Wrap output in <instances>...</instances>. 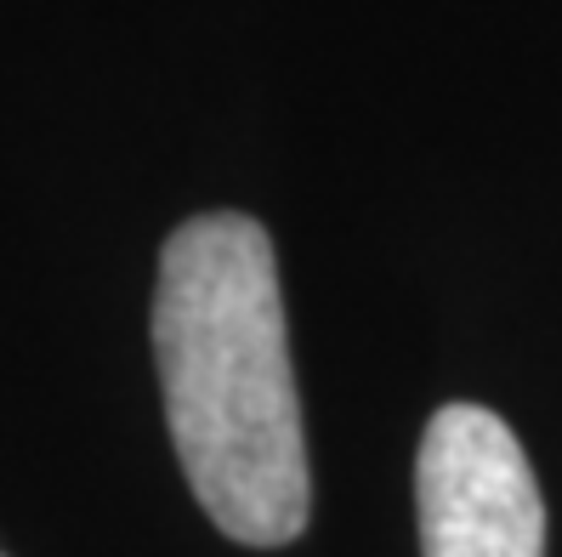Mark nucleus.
Returning a JSON list of instances; mask_svg holds the SVG:
<instances>
[{"mask_svg":"<svg viewBox=\"0 0 562 557\" xmlns=\"http://www.w3.org/2000/svg\"><path fill=\"white\" fill-rule=\"evenodd\" d=\"M415 501L426 557H546L535 467L517 433L483 404H443L426 421Z\"/></svg>","mask_w":562,"mask_h":557,"instance_id":"nucleus-2","label":"nucleus"},{"mask_svg":"<svg viewBox=\"0 0 562 557\" xmlns=\"http://www.w3.org/2000/svg\"><path fill=\"white\" fill-rule=\"evenodd\" d=\"M0 557H7V552H0Z\"/></svg>","mask_w":562,"mask_h":557,"instance_id":"nucleus-3","label":"nucleus"},{"mask_svg":"<svg viewBox=\"0 0 562 557\" xmlns=\"http://www.w3.org/2000/svg\"><path fill=\"white\" fill-rule=\"evenodd\" d=\"M154 358L177 461L239 546L307 530L313 472L273 239L256 216H188L159 250Z\"/></svg>","mask_w":562,"mask_h":557,"instance_id":"nucleus-1","label":"nucleus"}]
</instances>
